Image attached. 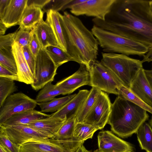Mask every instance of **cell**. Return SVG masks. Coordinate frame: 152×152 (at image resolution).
Listing matches in <instances>:
<instances>
[{"instance_id": "6da1fadb", "label": "cell", "mask_w": 152, "mask_h": 152, "mask_svg": "<svg viewBox=\"0 0 152 152\" xmlns=\"http://www.w3.org/2000/svg\"><path fill=\"white\" fill-rule=\"evenodd\" d=\"M149 1L116 0L103 20H92L95 25L147 47H152V12Z\"/></svg>"}, {"instance_id": "7a4b0ae2", "label": "cell", "mask_w": 152, "mask_h": 152, "mask_svg": "<svg viewBox=\"0 0 152 152\" xmlns=\"http://www.w3.org/2000/svg\"><path fill=\"white\" fill-rule=\"evenodd\" d=\"M67 53L72 61L84 64L89 70L97 60L98 42L81 20L66 11L59 13Z\"/></svg>"}, {"instance_id": "3957f363", "label": "cell", "mask_w": 152, "mask_h": 152, "mask_svg": "<svg viewBox=\"0 0 152 152\" xmlns=\"http://www.w3.org/2000/svg\"><path fill=\"white\" fill-rule=\"evenodd\" d=\"M145 109L130 101L118 96L112 104L107 124L119 137L127 138L136 133L149 116Z\"/></svg>"}, {"instance_id": "277c9868", "label": "cell", "mask_w": 152, "mask_h": 152, "mask_svg": "<svg viewBox=\"0 0 152 152\" xmlns=\"http://www.w3.org/2000/svg\"><path fill=\"white\" fill-rule=\"evenodd\" d=\"M91 31L105 53L144 56L148 50L143 45L95 25Z\"/></svg>"}, {"instance_id": "5b68a950", "label": "cell", "mask_w": 152, "mask_h": 152, "mask_svg": "<svg viewBox=\"0 0 152 152\" xmlns=\"http://www.w3.org/2000/svg\"><path fill=\"white\" fill-rule=\"evenodd\" d=\"M101 62L128 88L140 70L143 68L142 61L122 54L102 52Z\"/></svg>"}, {"instance_id": "8992f818", "label": "cell", "mask_w": 152, "mask_h": 152, "mask_svg": "<svg viewBox=\"0 0 152 152\" xmlns=\"http://www.w3.org/2000/svg\"><path fill=\"white\" fill-rule=\"evenodd\" d=\"M84 141L74 137L64 140L54 138L28 141L20 146V152H76Z\"/></svg>"}, {"instance_id": "52a82bcc", "label": "cell", "mask_w": 152, "mask_h": 152, "mask_svg": "<svg viewBox=\"0 0 152 152\" xmlns=\"http://www.w3.org/2000/svg\"><path fill=\"white\" fill-rule=\"evenodd\" d=\"M90 75L89 86L107 93L118 95V90L123 85L107 68L97 60L89 69Z\"/></svg>"}, {"instance_id": "ba28073f", "label": "cell", "mask_w": 152, "mask_h": 152, "mask_svg": "<svg viewBox=\"0 0 152 152\" xmlns=\"http://www.w3.org/2000/svg\"><path fill=\"white\" fill-rule=\"evenodd\" d=\"M57 68L45 50L41 49L35 59L33 82L31 85L32 88L37 91L52 82Z\"/></svg>"}, {"instance_id": "9c48e42d", "label": "cell", "mask_w": 152, "mask_h": 152, "mask_svg": "<svg viewBox=\"0 0 152 152\" xmlns=\"http://www.w3.org/2000/svg\"><path fill=\"white\" fill-rule=\"evenodd\" d=\"M37 105L34 99L21 92L9 96L0 107V126L15 114L34 109Z\"/></svg>"}, {"instance_id": "30bf717a", "label": "cell", "mask_w": 152, "mask_h": 152, "mask_svg": "<svg viewBox=\"0 0 152 152\" xmlns=\"http://www.w3.org/2000/svg\"><path fill=\"white\" fill-rule=\"evenodd\" d=\"M112 104L107 94L101 91L83 122L93 126L98 130L103 129L107 124Z\"/></svg>"}, {"instance_id": "8fae6325", "label": "cell", "mask_w": 152, "mask_h": 152, "mask_svg": "<svg viewBox=\"0 0 152 152\" xmlns=\"http://www.w3.org/2000/svg\"><path fill=\"white\" fill-rule=\"evenodd\" d=\"M116 0H87L70 9L74 15H85L104 20Z\"/></svg>"}, {"instance_id": "7c38bea8", "label": "cell", "mask_w": 152, "mask_h": 152, "mask_svg": "<svg viewBox=\"0 0 152 152\" xmlns=\"http://www.w3.org/2000/svg\"><path fill=\"white\" fill-rule=\"evenodd\" d=\"M13 142L20 146L29 141L53 138L51 136L25 125L0 126Z\"/></svg>"}, {"instance_id": "4fadbf2b", "label": "cell", "mask_w": 152, "mask_h": 152, "mask_svg": "<svg viewBox=\"0 0 152 152\" xmlns=\"http://www.w3.org/2000/svg\"><path fill=\"white\" fill-rule=\"evenodd\" d=\"M97 139L98 149L101 152H136L133 145L119 138L110 131L100 132Z\"/></svg>"}, {"instance_id": "5bb4252c", "label": "cell", "mask_w": 152, "mask_h": 152, "mask_svg": "<svg viewBox=\"0 0 152 152\" xmlns=\"http://www.w3.org/2000/svg\"><path fill=\"white\" fill-rule=\"evenodd\" d=\"M78 70L74 74L57 82L58 87L71 94L79 88L90 83V75L88 69L84 64H80Z\"/></svg>"}, {"instance_id": "9a60e30c", "label": "cell", "mask_w": 152, "mask_h": 152, "mask_svg": "<svg viewBox=\"0 0 152 152\" xmlns=\"http://www.w3.org/2000/svg\"><path fill=\"white\" fill-rule=\"evenodd\" d=\"M141 69L132 81L129 88L131 91L152 107V89Z\"/></svg>"}, {"instance_id": "2e32d148", "label": "cell", "mask_w": 152, "mask_h": 152, "mask_svg": "<svg viewBox=\"0 0 152 152\" xmlns=\"http://www.w3.org/2000/svg\"><path fill=\"white\" fill-rule=\"evenodd\" d=\"M27 1L28 0H10L3 16L0 19L7 28L19 25Z\"/></svg>"}, {"instance_id": "e0dca14e", "label": "cell", "mask_w": 152, "mask_h": 152, "mask_svg": "<svg viewBox=\"0 0 152 152\" xmlns=\"http://www.w3.org/2000/svg\"><path fill=\"white\" fill-rule=\"evenodd\" d=\"M89 91L86 89L79 90L76 96L58 111L50 115L52 117L61 118L75 117L83 102L88 96Z\"/></svg>"}, {"instance_id": "ac0fdd59", "label": "cell", "mask_w": 152, "mask_h": 152, "mask_svg": "<svg viewBox=\"0 0 152 152\" xmlns=\"http://www.w3.org/2000/svg\"><path fill=\"white\" fill-rule=\"evenodd\" d=\"M12 49L17 64L19 82L31 85L33 82L34 75L25 59L22 47L15 42Z\"/></svg>"}, {"instance_id": "d6986e66", "label": "cell", "mask_w": 152, "mask_h": 152, "mask_svg": "<svg viewBox=\"0 0 152 152\" xmlns=\"http://www.w3.org/2000/svg\"><path fill=\"white\" fill-rule=\"evenodd\" d=\"M66 120L50 116L33 121L26 126L53 137Z\"/></svg>"}, {"instance_id": "ffe728a7", "label": "cell", "mask_w": 152, "mask_h": 152, "mask_svg": "<svg viewBox=\"0 0 152 152\" xmlns=\"http://www.w3.org/2000/svg\"><path fill=\"white\" fill-rule=\"evenodd\" d=\"M32 30L39 42L41 49L45 50L50 46L58 47L52 28L43 19L36 25Z\"/></svg>"}, {"instance_id": "44dd1931", "label": "cell", "mask_w": 152, "mask_h": 152, "mask_svg": "<svg viewBox=\"0 0 152 152\" xmlns=\"http://www.w3.org/2000/svg\"><path fill=\"white\" fill-rule=\"evenodd\" d=\"M50 116V115L47 114L34 109L30 110L15 114L2 125L4 126H26L33 121L48 117Z\"/></svg>"}, {"instance_id": "7402d4cb", "label": "cell", "mask_w": 152, "mask_h": 152, "mask_svg": "<svg viewBox=\"0 0 152 152\" xmlns=\"http://www.w3.org/2000/svg\"><path fill=\"white\" fill-rule=\"evenodd\" d=\"M42 9L33 5L27 6L20 21L19 28L31 31L43 19Z\"/></svg>"}, {"instance_id": "603a6c76", "label": "cell", "mask_w": 152, "mask_h": 152, "mask_svg": "<svg viewBox=\"0 0 152 152\" xmlns=\"http://www.w3.org/2000/svg\"><path fill=\"white\" fill-rule=\"evenodd\" d=\"M59 12L50 10L46 12L45 22L51 27L56 37L58 47L67 52L65 40L59 20Z\"/></svg>"}, {"instance_id": "cb8c5ba5", "label": "cell", "mask_w": 152, "mask_h": 152, "mask_svg": "<svg viewBox=\"0 0 152 152\" xmlns=\"http://www.w3.org/2000/svg\"><path fill=\"white\" fill-rule=\"evenodd\" d=\"M69 94L67 91L60 88L52 82L47 83L40 91L35 100L37 103L49 102L58 95Z\"/></svg>"}, {"instance_id": "d4e9b609", "label": "cell", "mask_w": 152, "mask_h": 152, "mask_svg": "<svg viewBox=\"0 0 152 152\" xmlns=\"http://www.w3.org/2000/svg\"><path fill=\"white\" fill-rule=\"evenodd\" d=\"M136 134L141 149L146 152H152V128L150 124L144 122L139 128Z\"/></svg>"}, {"instance_id": "484cf974", "label": "cell", "mask_w": 152, "mask_h": 152, "mask_svg": "<svg viewBox=\"0 0 152 152\" xmlns=\"http://www.w3.org/2000/svg\"><path fill=\"white\" fill-rule=\"evenodd\" d=\"M101 91L95 88L92 87L75 116L77 122H83Z\"/></svg>"}, {"instance_id": "4316f807", "label": "cell", "mask_w": 152, "mask_h": 152, "mask_svg": "<svg viewBox=\"0 0 152 152\" xmlns=\"http://www.w3.org/2000/svg\"><path fill=\"white\" fill-rule=\"evenodd\" d=\"M76 95L75 94L62 97L54 98L49 102L38 103L37 105L42 113L55 112L61 109Z\"/></svg>"}, {"instance_id": "83f0119b", "label": "cell", "mask_w": 152, "mask_h": 152, "mask_svg": "<svg viewBox=\"0 0 152 152\" xmlns=\"http://www.w3.org/2000/svg\"><path fill=\"white\" fill-rule=\"evenodd\" d=\"M118 95L130 101L152 114V107L146 103L125 86L122 85L120 87L118 90Z\"/></svg>"}, {"instance_id": "f1b7e54d", "label": "cell", "mask_w": 152, "mask_h": 152, "mask_svg": "<svg viewBox=\"0 0 152 152\" xmlns=\"http://www.w3.org/2000/svg\"><path fill=\"white\" fill-rule=\"evenodd\" d=\"M45 50L58 68L65 63L72 61L67 52L58 47L50 46Z\"/></svg>"}, {"instance_id": "f546056e", "label": "cell", "mask_w": 152, "mask_h": 152, "mask_svg": "<svg viewBox=\"0 0 152 152\" xmlns=\"http://www.w3.org/2000/svg\"><path fill=\"white\" fill-rule=\"evenodd\" d=\"M98 129L93 126L84 122H77L74 133V137L84 141L92 138L94 133Z\"/></svg>"}, {"instance_id": "4dcf8cb0", "label": "cell", "mask_w": 152, "mask_h": 152, "mask_svg": "<svg viewBox=\"0 0 152 152\" xmlns=\"http://www.w3.org/2000/svg\"><path fill=\"white\" fill-rule=\"evenodd\" d=\"M77 123L75 117L67 119L53 138L59 140H67L73 138Z\"/></svg>"}, {"instance_id": "1f68e13d", "label": "cell", "mask_w": 152, "mask_h": 152, "mask_svg": "<svg viewBox=\"0 0 152 152\" xmlns=\"http://www.w3.org/2000/svg\"><path fill=\"white\" fill-rule=\"evenodd\" d=\"M0 64L17 74V67L12 47L0 48Z\"/></svg>"}, {"instance_id": "d6a6232c", "label": "cell", "mask_w": 152, "mask_h": 152, "mask_svg": "<svg viewBox=\"0 0 152 152\" xmlns=\"http://www.w3.org/2000/svg\"><path fill=\"white\" fill-rule=\"evenodd\" d=\"M17 90L14 80L0 77V107L7 98Z\"/></svg>"}, {"instance_id": "836d02e7", "label": "cell", "mask_w": 152, "mask_h": 152, "mask_svg": "<svg viewBox=\"0 0 152 152\" xmlns=\"http://www.w3.org/2000/svg\"><path fill=\"white\" fill-rule=\"evenodd\" d=\"M0 127V145L8 152H20V146L11 141L3 128Z\"/></svg>"}, {"instance_id": "e575fe53", "label": "cell", "mask_w": 152, "mask_h": 152, "mask_svg": "<svg viewBox=\"0 0 152 152\" xmlns=\"http://www.w3.org/2000/svg\"><path fill=\"white\" fill-rule=\"evenodd\" d=\"M33 33L32 30L29 31L20 28L17 32L15 42L22 48L28 46Z\"/></svg>"}, {"instance_id": "d590c367", "label": "cell", "mask_w": 152, "mask_h": 152, "mask_svg": "<svg viewBox=\"0 0 152 152\" xmlns=\"http://www.w3.org/2000/svg\"><path fill=\"white\" fill-rule=\"evenodd\" d=\"M72 0H50L42 9L44 13L50 10L58 12L62 10L64 7Z\"/></svg>"}, {"instance_id": "8d00e7d4", "label": "cell", "mask_w": 152, "mask_h": 152, "mask_svg": "<svg viewBox=\"0 0 152 152\" xmlns=\"http://www.w3.org/2000/svg\"><path fill=\"white\" fill-rule=\"evenodd\" d=\"M0 36V48H12L15 43V38L17 32Z\"/></svg>"}, {"instance_id": "74e56055", "label": "cell", "mask_w": 152, "mask_h": 152, "mask_svg": "<svg viewBox=\"0 0 152 152\" xmlns=\"http://www.w3.org/2000/svg\"><path fill=\"white\" fill-rule=\"evenodd\" d=\"M23 56L34 75L35 59L30 50L28 46L22 48Z\"/></svg>"}, {"instance_id": "f35d334b", "label": "cell", "mask_w": 152, "mask_h": 152, "mask_svg": "<svg viewBox=\"0 0 152 152\" xmlns=\"http://www.w3.org/2000/svg\"><path fill=\"white\" fill-rule=\"evenodd\" d=\"M28 46L33 56L36 59L37 56L41 49V47L37 37L33 32L31 40L28 45Z\"/></svg>"}, {"instance_id": "ab89813d", "label": "cell", "mask_w": 152, "mask_h": 152, "mask_svg": "<svg viewBox=\"0 0 152 152\" xmlns=\"http://www.w3.org/2000/svg\"><path fill=\"white\" fill-rule=\"evenodd\" d=\"M0 77L19 81L17 74L13 72L1 64H0Z\"/></svg>"}, {"instance_id": "60d3db41", "label": "cell", "mask_w": 152, "mask_h": 152, "mask_svg": "<svg viewBox=\"0 0 152 152\" xmlns=\"http://www.w3.org/2000/svg\"><path fill=\"white\" fill-rule=\"evenodd\" d=\"M50 0H28L27 6L33 5L42 9Z\"/></svg>"}, {"instance_id": "b9f144b4", "label": "cell", "mask_w": 152, "mask_h": 152, "mask_svg": "<svg viewBox=\"0 0 152 152\" xmlns=\"http://www.w3.org/2000/svg\"><path fill=\"white\" fill-rule=\"evenodd\" d=\"M87 0H72L71 1L65 5L62 10L64 11L66 9H71L75 6L86 1Z\"/></svg>"}, {"instance_id": "7bdbcfd3", "label": "cell", "mask_w": 152, "mask_h": 152, "mask_svg": "<svg viewBox=\"0 0 152 152\" xmlns=\"http://www.w3.org/2000/svg\"><path fill=\"white\" fill-rule=\"evenodd\" d=\"M10 1V0H0V19L3 16Z\"/></svg>"}, {"instance_id": "ee69618b", "label": "cell", "mask_w": 152, "mask_h": 152, "mask_svg": "<svg viewBox=\"0 0 152 152\" xmlns=\"http://www.w3.org/2000/svg\"><path fill=\"white\" fill-rule=\"evenodd\" d=\"M143 56V59L142 60L143 63L152 62V47L149 48L148 52Z\"/></svg>"}, {"instance_id": "f6af8a7d", "label": "cell", "mask_w": 152, "mask_h": 152, "mask_svg": "<svg viewBox=\"0 0 152 152\" xmlns=\"http://www.w3.org/2000/svg\"><path fill=\"white\" fill-rule=\"evenodd\" d=\"M145 73L148 81L152 89V69H144Z\"/></svg>"}, {"instance_id": "bcb514c9", "label": "cell", "mask_w": 152, "mask_h": 152, "mask_svg": "<svg viewBox=\"0 0 152 152\" xmlns=\"http://www.w3.org/2000/svg\"><path fill=\"white\" fill-rule=\"evenodd\" d=\"M7 28L5 25L0 20V36L4 35Z\"/></svg>"}, {"instance_id": "7dc6e473", "label": "cell", "mask_w": 152, "mask_h": 152, "mask_svg": "<svg viewBox=\"0 0 152 152\" xmlns=\"http://www.w3.org/2000/svg\"><path fill=\"white\" fill-rule=\"evenodd\" d=\"M76 152H92L91 150H88L83 145L80 146Z\"/></svg>"}, {"instance_id": "c3c4849f", "label": "cell", "mask_w": 152, "mask_h": 152, "mask_svg": "<svg viewBox=\"0 0 152 152\" xmlns=\"http://www.w3.org/2000/svg\"><path fill=\"white\" fill-rule=\"evenodd\" d=\"M0 152H8L1 145H0Z\"/></svg>"}, {"instance_id": "681fc988", "label": "cell", "mask_w": 152, "mask_h": 152, "mask_svg": "<svg viewBox=\"0 0 152 152\" xmlns=\"http://www.w3.org/2000/svg\"><path fill=\"white\" fill-rule=\"evenodd\" d=\"M149 6L152 12V0L149 1Z\"/></svg>"}, {"instance_id": "f907efd6", "label": "cell", "mask_w": 152, "mask_h": 152, "mask_svg": "<svg viewBox=\"0 0 152 152\" xmlns=\"http://www.w3.org/2000/svg\"><path fill=\"white\" fill-rule=\"evenodd\" d=\"M149 124L151 126V127L152 128V116L151 117V119H150V121H149Z\"/></svg>"}, {"instance_id": "816d5d0a", "label": "cell", "mask_w": 152, "mask_h": 152, "mask_svg": "<svg viewBox=\"0 0 152 152\" xmlns=\"http://www.w3.org/2000/svg\"><path fill=\"white\" fill-rule=\"evenodd\" d=\"M93 152H101L98 149L96 150Z\"/></svg>"}]
</instances>
